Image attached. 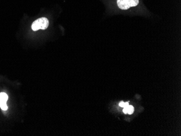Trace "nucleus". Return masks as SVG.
Segmentation results:
<instances>
[{"mask_svg":"<svg viewBox=\"0 0 181 136\" xmlns=\"http://www.w3.org/2000/svg\"><path fill=\"white\" fill-rule=\"evenodd\" d=\"M48 25L49 21L47 18H39L33 23L32 29L34 31H37L39 30H45L48 28Z\"/></svg>","mask_w":181,"mask_h":136,"instance_id":"f257e3e1","label":"nucleus"},{"mask_svg":"<svg viewBox=\"0 0 181 136\" xmlns=\"http://www.w3.org/2000/svg\"><path fill=\"white\" fill-rule=\"evenodd\" d=\"M139 0H117V3L121 10H127L131 7H136L139 4Z\"/></svg>","mask_w":181,"mask_h":136,"instance_id":"f03ea898","label":"nucleus"},{"mask_svg":"<svg viewBox=\"0 0 181 136\" xmlns=\"http://www.w3.org/2000/svg\"><path fill=\"white\" fill-rule=\"evenodd\" d=\"M8 96L4 92L0 93V105L6 104L8 101Z\"/></svg>","mask_w":181,"mask_h":136,"instance_id":"7ed1b4c3","label":"nucleus"},{"mask_svg":"<svg viewBox=\"0 0 181 136\" xmlns=\"http://www.w3.org/2000/svg\"><path fill=\"white\" fill-rule=\"evenodd\" d=\"M127 110V113L129 114H132L134 112V107L132 105H128L126 107Z\"/></svg>","mask_w":181,"mask_h":136,"instance_id":"20e7f679","label":"nucleus"},{"mask_svg":"<svg viewBox=\"0 0 181 136\" xmlns=\"http://www.w3.org/2000/svg\"><path fill=\"white\" fill-rule=\"evenodd\" d=\"M119 105H120V107H127L128 105H129V102L124 103L123 101H121V102L120 103Z\"/></svg>","mask_w":181,"mask_h":136,"instance_id":"39448f33","label":"nucleus"},{"mask_svg":"<svg viewBox=\"0 0 181 136\" xmlns=\"http://www.w3.org/2000/svg\"><path fill=\"white\" fill-rule=\"evenodd\" d=\"M123 111L124 113H125V114H127V110L126 107H124Z\"/></svg>","mask_w":181,"mask_h":136,"instance_id":"423d86ee","label":"nucleus"}]
</instances>
